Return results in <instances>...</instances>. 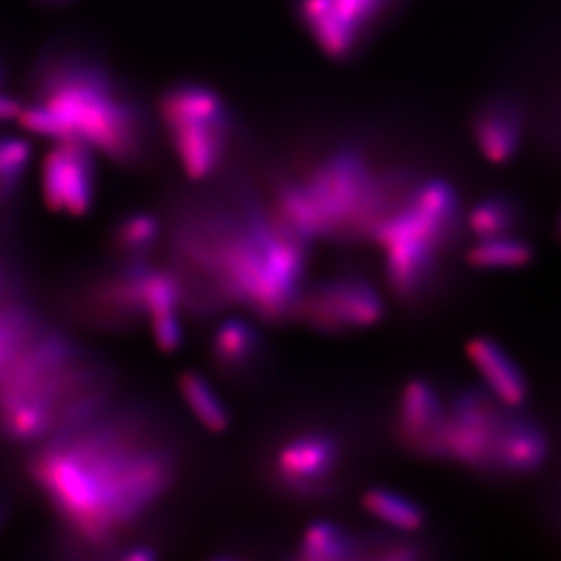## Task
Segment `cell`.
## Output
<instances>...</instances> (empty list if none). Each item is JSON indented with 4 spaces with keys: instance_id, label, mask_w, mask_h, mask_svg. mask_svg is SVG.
<instances>
[{
    "instance_id": "obj_23",
    "label": "cell",
    "mask_w": 561,
    "mask_h": 561,
    "mask_svg": "<svg viewBox=\"0 0 561 561\" xmlns=\"http://www.w3.org/2000/svg\"><path fill=\"white\" fill-rule=\"evenodd\" d=\"M362 507L373 518L400 534H415L426 524V513L420 504L387 486H371L365 491Z\"/></svg>"
},
{
    "instance_id": "obj_30",
    "label": "cell",
    "mask_w": 561,
    "mask_h": 561,
    "mask_svg": "<svg viewBox=\"0 0 561 561\" xmlns=\"http://www.w3.org/2000/svg\"><path fill=\"white\" fill-rule=\"evenodd\" d=\"M556 231H557V238H559L561 241V210L559 214V219H557Z\"/></svg>"
},
{
    "instance_id": "obj_12",
    "label": "cell",
    "mask_w": 561,
    "mask_h": 561,
    "mask_svg": "<svg viewBox=\"0 0 561 561\" xmlns=\"http://www.w3.org/2000/svg\"><path fill=\"white\" fill-rule=\"evenodd\" d=\"M98 153L76 140H58L41 165V192L51 213L87 216L98 201Z\"/></svg>"
},
{
    "instance_id": "obj_18",
    "label": "cell",
    "mask_w": 561,
    "mask_h": 561,
    "mask_svg": "<svg viewBox=\"0 0 561 561\" xmlns=\"http://www.w3.org/2000/svg\"><path fill=\"white\" fill-rule=\"evenodd\" d=\"M210 354L217 370L228 378L241 379L256 370L264 354L260 328L243 317H230L216 328Z\"/></svg>"
},
{
    "instance_id": "obj_22",
    "label": "cell",
    "mask_w": 561,
    "mask_h": 561,
    "mask_svg": "<svg viewBox=\"0 0 561 561\" xmlns=\"http://www.w3.org/2000/svg\"><path fill=\"white\" fill-rule=\"evenodd\" d=\"M181 398L195 420L210 434H224L231 424L230 411L213 386L201 371L186 370L179 378Z\"/></svg>"
},
{
    "instance_id": "obj_11",
    "label": "cell",
    "mask_w": 561,
    "mask_h": 561,
    "mask_svg": "<svg viewBox=\"0 0 561 561\" xmlns=\"http://www.w3.org/2000/svg\"><path fill=\"white\" fill-rule=\"evenodd\" d=\"M446 404V460L470 470L493 472L502 423L512 409L479 387H465Z\"/></svg>"
},
{
    "instance_id": "obj_4",
    "label": "cell",
    "mask_w": 561,
    "mask_h": 561,
    "mask_svg": "<svg viewBox=\"0 0 561 561\" xmlns=\"http://www.w3.org/2000/svg\"><path fill=\"white\" fill-rule=\"evenodd\" d=\"M419 173L376 160L362 144L341 142L279 175L268 202L278 219L311 245L370 241L378 221Z\"/></svg>"
},
{
    "instance_id": "obj_8",
    "label": "cell",
    "mask_w": 561,
    "mask_h": 561,
    "mask_svg": "<svg viewBox=\"0 0 561 561\" xmlns=\"http://www.w3.org/2000/svg\"><path fill=\"white\" fill-rule=\"evenodd\" d=\"M386 301L367 276L342 272L302 287L291 320L324 335L364 331L381 323Z\"/></svg>"
},
{
    "instance_id": "obj_26",
    "label": "cell",
    "mask_w": 561,
    "mask_h": 561,
    "mask_svg": "<svg viewBox=\"0 0 561 561\" xmlns=\"http://www.w3.org/2000/svg\"><path fill=\"white\" fill-rule=\"evenodd\" d=\"M424 557L423 546L408 537L362 538V560L416 561Z\"/></svg>"
},
{
    "instance_id": "obj_5",
    "label": "cell",
    "mask_w": 561,
    "mask_h": 561,
    "mask_svg": "<svg viewBox=\"0 0 561 561\" xmlns=\"http://www.w3.org/2000/svg\"><path fill=\"white\" fill-rule=\"evenodd\" d=\"M113 386L105 362L41 324L0 360V435L46 442L105 411Z\"/></svg>"
},
{
    "instance_id": "obj_24",
    "label": "cell",
    "mask_w": 561,
    "mask_h": 561,
    "mask_svg": "<svg viewBox=\"0 0 561 561\" xmlns=\"http://www.w3.org/2000/svg\"><path fill=\"white\" fill-rule=\"evenodd\" d=\"M534 260V243L518 234L479 239L467 251V264L478 271H522Z\"/></svg>"
},
{
    "instance_id": "obj_29",
    "label": "cell",
    "mask_w": 561,
    "mask_h": 561,
    "mask_svg": "<svg viewBox=\"0 0 561 561\" xmlns=\"http://www.w3.org/2000/svg\"><path fill=\"white\" fill-rule=\"evenodd\" d=\"M7 84V70L5 66H3L2 60H0V91L5 90Z\"/></svg>"
},
{
    "instance_id": "obj_1",
    "label": "cell",
    "mask_w": 561,
    "mask_h": 561,
    "mask_svg": "<svg viewBox=\"0 0 561 561\" xmlns=\"http://www.w3.org/2000/svg\"><path fill=\"white\" fill-rule=\"evenodd\" d=\"M311 243L283 224L243 181L184 206L172 227V271L184 311L210 317L241 306L267 324L291 320Z\"/></svg>"
},
{
    "instance_id": "obj_10",
    "label": "cell",
    "mask_w": 561,
    "mask_h": 561,
    "mask_svg": "<svg viewBox=\"0 0 561 561\" xmlns=\"http://www.w3.org/2000/svg\"><path fill=\"white\" fill-rule=\"evenodd\" d=\"M343 445L324 430H306L287 438L273 457V478L297 500H328L339 489Z\"/></svg>"
},
{
    "instance_id": "obj_16",
    "label": "cell",
    "mask_w": 561,
    "mask_h": 561,
    "mask_svg": "<svg viewBox=\"0 0 561 561\" xmlns=\"http://www.w3.org/2000/svg\"><path fill=\"white\" fill-rule=\"evenodd\" d=\"M465 351L482 378L483 389L504 408L522 411L529 398V383L508 351L486 335L472 337Z\"/></svg>"
},
{
    "instance_id": "obj_2",
    "label": "cell",
    "mask_w": 561,
    "mask_h": 561,
    "mask_svg": "<svg viewBox=\"0 0 561 561\" xmlns=\"http://www.w3.org/2000/svg\"><path fill=\"white\" fill-rule=\"evenodd\" d=\"M106 411L47 438L28 465L66 529L95 549L138 524L176 476L173 449L139 420Z\"/></svg>"
},
{
    "instance_id": "obj_9",
    "label": "cell",
    "mask_w": 561,
    "mask_h": 561,
    "mask_svg": "<svg viewBox=\"0 0 561 561\" xmlns=\"http://www.w3.org/2000/svg\"><path fill=\"white\" fill-rule=\"evenodd\" d=\"M398 5L400 0H294L302 31L337 62L359 55Z\"/></svg>"
},
{
    "instance_id": "obj_13",
    "label": "cell",
    "mask_w": 561,
    "mask_h": 561,
    "mask_svg": "<svg viewBox=\"0 0 561 561\" xmlns=\"http://www.w3.org/2000/svg\"><path fill=\"white\" fill-rule=\"evenodd\" d=\"M446 419L448 404L434 383L413 378L402 387L394 421L402 449L421 459L446 460Z\"/></svg>"
},
{
    "instance_id": "obj_27",
    "label": "cell",
    "mask_w": 561,
    "mask_h": 561,
    "mask_svg": "<svg viewBox=\"0 0 561 561\" xmlns=\"http://www.w3.org/2000/svg\"><path fill=\"white\" fill-rule=\"evenodd\" d=\"M22 106H24V103L14 99L13 95L7 94L5 91H0V124L2 122L18 121Z\"/></svg>"
},
{
    "instance_id": "obj_20",
    "label": "cell",
    "mask_w": 561,
    "mask_h": 561,
    "mask_svg": "<svg viewBox=\"0 0 561 561\" xmlns=\"http://www.w3.org/2000/svg\"><path fill=\"white\" fill-rule=\"evenodd\" d=\"M524 221L522 203L508 194H490L465 213V228L479 239L518 234Z\"/></svg>"
},
{
    "instance_id": "obj_14",
    "label": "cell",
    "mask_w": 561,
    "mask_h": 561,
    "mask_svg": "<svg viewBox=\"0 0 561 561\" xmlns=\"http://www.w3.org/2000/svg\"><path fill=\"white\" fill-rule=\"evenodd\" d=\"M527 114L512 92H493L476 105L470 128L476 149L493 165L511 164L524 146Z\"/></svg>"
},
{
    "instance_id": "obj_15",
    "label": "cell",
    "mask_w": 561,
    "mask_h": 561,
    "mask_svg": "<svg viewBox=\"0 0 561 561\" xmlns=\"http://www.w3.org/2000/svg\"><path fill=\"white\" fill-rule=\"evenodd\" d=\"M181 291L172 268L149 265L142 284V316L162 353H175L184 341Z\"/></svg>"
},
{
    "instance_id": "obj_25",
    "label": "cell",
    "mask_w": 561,
    "mask_h": 561,
    "mask_svg": "<svg viewBox=\"0 0 561 561\" xmlns=\"http://www.w3.org/2000/svg\"><path fill=\"white\" fill-rule=\"evenodd\" d=\"M31 160L32 146L27 140L0 136V206L16 197Z\"/></svg>"
},
{
    "instance_id": "obj_7",
    "label": "cell",
    "mask_w": 561,
    "mask_h": 561,
    "mask_svg": "<svg viewBox=\"0 0 561 561\" xmlns=\"http://www.w3.org/2000/svg\"><path fill=\"white\" fill-rule=\"evenodd\" d=\"M157 113L187 179L203 183L224 172L238 138V122L220 91L203 81H176L162 91Z\"/></svg>"
},
{
    "instance_id": "obj_17",
    "label": "cell",
    "mask_w": 561,
    "mask_h": 561,
    "mask_svg": "<svg viewBox=\"0 0 561 561\" xmlns=\"http://www.w3.org/2000/svg\"><path fill=\"white\" fill-rule=\"evenodd\" d=\"M549 456V438L537 421L522 411H508L502 423L493 472L531 474L540 470Z\"/></svg>"
},
{
    "instance_id": "obj_6",
    "label": "cell",
    "mask_w": 561,
    "mask_h": 561,
    "mask_svg": "<svg viewBox=\"0 0 561 561\" xmlns=\"http://www.w3.org/2000/svg\"><path fill=\"white\" fill-rule=\"evenodd\" d=\"M463 228L459 190L448 179L419 173L370 236L398 301L412 306L431 294Z\"/></svg>"
},
{
    "instance_id": "obj_19",
    "label": "cell",
    "mask_w": 561,
    "mask_h": 561,
    "mask_svg": "<svg viewBox=\"0 0 561 561\" xmlns=\"http://www.w3.org/2000/svg\"><path fill=\"white\" fill-rule=\"evenodd\" d=\"M362 559V537L341 524L316 519L302 531L295 560L350 561Z\"/></svg>"
},
{
    "instance_id": "obj_3",
    "label": "cell",
    "mask_w": 561,
    "mask_h": 561,
    "mask_svg": "<svg viewBox=\"0 0 561 561\" xmlns=\"http://www.w3.org/2000/svg\"><path fill=\"white\" fill-rule=\"evenodd\" d=\"M31 94L18 121L32 135L76 140L125 169L150 160L149 110L101 55L51 47L33 70Z\"/></svg>"
},
{
    "instance_id": "obj_28",
    "label": "cell",
    "mask_w": 561,
    "mask_h": 561,
    "mask_svg": "<svg viewBox=\"0 0 561 561\" xmlns=\"http://www.w3.org/2000/svg\"><path fill=\"white\" fill-rule=\"evenodd\" d=\"M38 2L44 3L47 7H55V9H60V7L69 5L73 0H38Z\"/></svg>"
},
{
    "instance_id": "obj_21",
    "label": "cell",
    "mask_w": 561,
    "mask_h": 561,
    "mask_svg": "<svg viewBox=\"0 0 561 561\" xmlns=\"http://www.w3.org/2000/svg\"><path fill=\"white\" fill-rule=\"evenodd\" d=\"M162 238V221L149 210L122 216L113 227L111 243L122 262L147 261Z\"/></svg>"
}]
</instances>
